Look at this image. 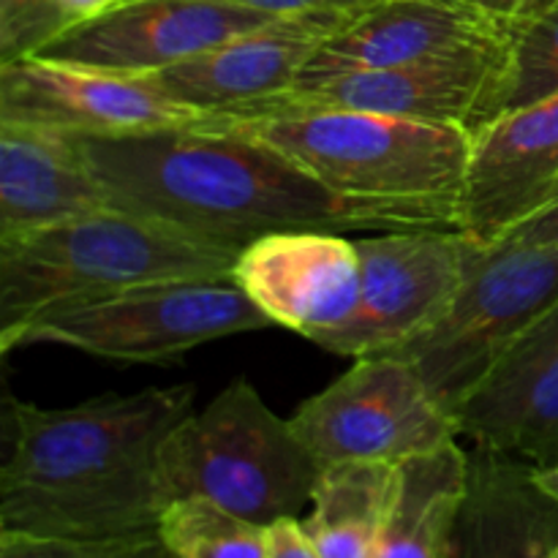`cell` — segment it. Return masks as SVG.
<instances>
[{
	"label": "cell",
	"mask_w": 558,
	"mask_h": 558,
	"mask_svg": "<svg viewBox=\"0 0 558 558\" xmlns=\"http://www.w3.org/2000/svg\"><path fill=\"white\" fill-rule=\"evenodd\" d=\"M469 490L450 558H554L558 499L539 488L534 466L474 447Z\"/></svg>",
	"instance_id": "d6986e66"
},
{
	"label": "cell",
	"mask_w": 558,
	"mask_h": 558,
	"mask_svg": "<svg viewBox=\"0 0 558 558\" xmlns=\"http://www.w3.org/2000/svg\"><path fill=\"white\" fill-rule=\"evenodd\" d=\"M556 303L558 248L510 238L480 243L466 234L463 276L445 314L385 357L412 365L452 414L496 360Z\"/></svg>",
	"instance_id": "8992f818"
},
{
	"label": "cell",
	"mask_w": 558,
	"mask_h": 558,
	"mask_svg": "<svg viewBox=\"0 0 558 558\" xmlns=\"http://www.w3.org/2000/svg\"><path fill=\"white\" fill-rule=\"evenodd\" d=\"M109 207L74 136L0 120V240Z\"/></svg>",
	"instance_id": "ac0fdd59"
},
{
	"label": "cell",
	"mask_w": 558,
	"mask_h": 558,
	"mask_svg": "<svg viewBox=\"0 0 558 558\" xmlns=\"http://www.w3.org/2000/svg\"><path fill=\"white\" fill-rule=\"evenodd\" d=\"M534 477H537L539 488L548 490L550 496H556V499H558V466L534 469Z\"/></svg>",
	"instance_id": "f546056e"
},
{
	"label": "cell",
	"mask_w": 558,
	"mask_h": 558,
	"mask_svg": "<svg viewBox=\"0 0 558 558\" xmlns=\"http://www.w3.org/2000/svg\"><path fill=\"white\" fill-rule=\"evenodd\" d=\"M238 251L125 210L90 213L0 240V352L58 305L185 278H232Z\"/></svg>",
	"instance_id": "3957f363"
},
{
	"label": "cell",
	"mask_w": 558,
	"mask_h": 558,
	"mask_svg": "<svg viewBox=\"0 0 558 558\" xmlns=\"http://www.w3.org/2000/svg\"><path fill=\"white\" fill-rule=\"evenodd\" d=\"M158 534L178 558H267V526L202 496L174 499Z\"/></svg>",
	"instance_id": "603a6c76"
},
{
	"label": "cell",
	"mask_w": 558,
	"mask_h": 558,
	"mask_svg": "<svg viewBox=\"0 0 558 558\" xmlns=\"http://www.w3.org/2000/svg\"><path fill=\"white\" fill-rule=\"evenodd\" d=\"M360 256V303L352 325L325 352L374 357L434 325L463 276L461 229H398L354 240Z\"/></svg>",
	"instance_id": "9c48e42d"
},
{
	"label": "cell",
	"mask_w": 558,
	"mask_h": 558,
	"mask_svg": "<svg viewBox=\"0 0 558 558\" xmlns=\"http://www.w3.org/2000/svg\"><path fill=\"white\" fill-rule=\"evenodd\" d=\"M0 558H178L158 532L120 537H38L0 532Z\"/></svg>",
	"instance_id": "cb8c5ba5"
},
{
	"label": "cell",
	"mask_w": 558,
	"mask_h": 558,
	"mask_svg": "<svg viewBox=\"0 0 558 558\" xmlns=\"http://www.w3.org/2000/svg\"><path fill=\"white\" fill-rule=\"evenodd\" d=\"M210 129L265 142L338 196L436 213L458 227L472 156V134L463 129L311 107L213 120Z\"/></svg>",
	"instance_id": "277c9868"
},
{
	"label": "cell",
	"mask_w": 558,
	"mask_h": 558,
	"mask_svg": "<svg viewBox=\"0 0 558 558\" xmlns=\"http://www.w3.org/2000/svg\"><path fill=\"white\" fill-rule=\"evenodd\" d=\"M158 469L169 505L202 496L259 526L303 518L322 474L292 420L278 417L243 376L172 428Z\"/></svg>",
	"instance_id": "5b68a950"
},
{
	"label": "cell",
	"mask_w": 558,
	"mask_h": 558,
	"mask_svg": "<svg viewBox=\"0 0 558 558\" xmlns=\"http://www.w3.org/2000/svg\"><path fill=\"white\" fill-rule=\"evenodd\" d=\"M229 3L248 5L270 16H305V14H349L368 0H229Z\"/></svg>",
	"instance_id": "484cf974"
},
{
	"label": "cell",
	"mask_w": 558,
	"mask_h": 558,
	"mask_svg": "<svg viewBox=\"0 0 558 558\" xmlns=\"http://www.w3.org/2000/svg\"><path fill=\"white\" fill-rule=\"evenodd\" d=\"M347 14L281 16L145 80L172 101L207 118H229L283 96ZM210 120V123H213Z\"/></svg>",
	"instance_id": "9a60e30c"
},
{
	"label": "cell",
	"mask_w": 558,
	"mask_h": 558,
	"mask_svg": "<svg viewBox=\"0 0 558 558\" xmlns=\"http://www.w3.org/2000/svg\"><path fill=\"white\" fill-rule=\"evenodd\" d=\"M281 16L229 0H114L74 22L33 58L145 76Z\"/></svg>",
	"instance_id": "30bf717a"
},
{
	"label": "cell",
	"mask_w": 558,
	"mask_h": 558,
	"mask_svg": "<svg viewBox=\"0 0 558 558\" xmlns=\"http://www.w3.org/2000/svg\"><path fill=\"white\" fill-rule=\"evenodd\" d=\"M194 385L98 396L69 409H41L5 396L0 532H158L169 507L158 452L194 412Z\"/></svg>",
	"instance_id": "7a4b0ae2"
},
{
	"label": "cell",
	"mask_w": 558,
	"mask_h": 558,
	"mask_svg": "<svg viewBox=\"0 0 558 558\" xmlns=\"http://www.w3.org/2000/svg\"><path fill=\"white\" fill-rule=\"evenodd\" d=\"M452 420L474 447L558 466V303L496 360Z\"/></svg>",
	"instance_id": "e0dca14e"
},
{
	"label": "cell",
	"mask_w": 558,
	"mask_h": 558,
	"mask_svg": "<svg viewBox=\"0 0 558 558\" xmlns=\"http://www.w3.org/2000/svg\"><path fill=\"white\" fill-rule=\"evenodd\" d=\"M289 420L322 466L401 463L458 439L456 420L423 376L385 354L354 360L347 374L300 403Z\"/></svg>",
	"instance_id": "ba28073f"
},
{
	"label": "cell",
	"mask_w": 558,
	"mask_h": 558,
	"mask_svg": "<svg viewBox=\"0 0 558 558\" xmlns=\"http://www.w3.org/2000/svg\"><path fill=\"white\" fill-rule=\"evenodd\" d=\"M554 558H558V550H556V554H554Z\"/></svg>",
	"instance_id": "4dcf8cb0"
},
{
	"label": "cell",
	"mask_w": 558,
	"mask_h": 558,
	"mask_svg": "<svg viewBox=\"0 0 558 558\" xmlns=\"http://www.w3.org/2000/svg\"><path fill=\"white\" fill-rule=\"evenodd\" d=\"M54 3L60 5V11H63L65 20H69V27H71L74 22H82V20H87V16L104 11L107 5H112L114 0H54Z\"/></svg>",
	"instance_id": "f1b7e54d"
},
{
	"label": "cell",
	"mask_w": 558,
	"mask_h": 558,
	"mask_svg": "<svg viewBox=\"0 0 558 558\" xmlns=\"http://www.w3.org/2000/svg\"><path fill=\"white\" fill-rule=\"evenodd\" d=\"M0 120L80 136H125L210 125L213 118L167 98L145 76L22 58L0 65Z\"/></svg>",
	"instance_id": "8fae6325"
},
{
	"label": "cell",
	"mask_w": 558,
	"mask_h": 558,
	"mask_svg": "<svg viewBox=\"0 0 558 558\" xmlns=\"http://www.w3.org/2000/svg\"><path fill=\"white\" fill-rule=\"evenodd\" d=\"M396 466L343 461L322 466L303 532L319 558H374L396 494Z\"/></svg>",
	"instance_id": "44dd1931"
},
{
	"label": "cell",
	"mask_w": 558,
	"mask_h": 558,
	"mask_svg": "<svg viewBox=\"0 0 558 558\" xmlns=\"http://www.w3.org/2000/svg\"><path fill=\"white\" fill-rule=\"evenodd\" d=\"M558 196V96L501 112L472 134L458 229L480 243L507 238Z\"/></svg>",
	"instance_id": "2e32d148"
},
{
	"label": "cell",
	"mask_w": 558,
	"mask_h": 558,
	"mask_svg": "<svg viewBox=\"0 0 558 558\" xmlns=\"http://www.w3.org/2000/svg\"><path fill=\"white\" fill-rule=\"evenodd\" d=\"M65 27L54 0H0V65L33 58Z\"/></svg>",
	"instance_id": "d4e9b609"
},
{
	"label": "cell",
	"mask_w": 558,
	"mask_h": 558,
	"mask_svg": "<svg viewBox=\"0 0 558 558\" xmlns=\"http://www.w3.org/2000/svg\"><path fill=\"white\" fill-rule=\"evenodd\" d=\"M469 456L461 445L420 452L396 466V494L374 558H450L469 490Z\"/></svg>",
	"instance_id": "ffe728a7"
},
{
	"label": "cell",
	"mask_w": 558,
	"mask_h": 558,
	"mask_svg": "<svg viewBox=\"0 0 558 558\" xmlns=\"http://www.w3.org/2000/svg\"><path fill=\"white\" fill-rule=\"evenodd\" d=\"M554 96H558V0L507 27L490 120Z\"/></svg>",
	"instance_id": "7402d4cb"
},
{
	"label": "cell",
	"mask_w": 558,
	"mask_h": 558,
	"mask_svg": "<svg viewBox=\"0 0 558 558\" xmlns=\"http://www.w3.org/2000/svg\"><path fill=\"white\" fill-rule=\"evenodd\" d=\"M71 136L114 210L167 223L238 254L265 234L294 229L343 234L458 229L436 213L332 194L270 145L234 131L189 125Z\"/></svg>",
	"instance_id": "6da1fadb"
},
{
	"label": "cell",
	"mask_w": 558,
	"mask_h": 558,
	"mask_svg": "<svg viewBox=\"0 0 558 558\" xmlns=\"http://www.w3.org/2000/svg\"><path fill=\"white\" fill-rule=\"evenodd\" d=\"M234 278H185L123 289L38 314L14 349L58 343L112 363H169L185 352L238 332L267 330Z\"/></svg>",
	"instance_id": "52a82bcc"
},
{
	"label": "cell",
	"mask_w": 558,
	"mask_h": 558,
	"mask_svg": "<svg viewBox=\"0 0 558 558\" xmlns=\"http://www.w3.org/2000/svg\"><path fill=\"white\" fill-rule=\"evenodd\" d=\"M510 22L472 0H368L349 11L319 44L294 87L357 71H379L430 58L496 49Z\"/></svg>",
	"instance_id": "5bb4252c"
},
{
	"label": "cell",
	"mask_w": 558,
	"mask_h": 558,
	"mask_svg": "<svg viewBox=\"0 0 558 558\" xmlns=\"http://www.w3.org/2000/svg\"><path fill=\"white\" fill-rule=\"evenodd\" d=\"M507 44V41H505ZM505 44L450 58L417 60L379 71H357L308 87H292L283 96L218 120L254 118L272 109H354V112L390 114L420 123L452 125L474 134L494 112Z\"/></svg>",
	"instance_id": "7c38bea8"
},
{
	"label": "cell",
	"mask_w": 558,
	"mask_h": 558,
	"mask_svg": "<svg viewBox=\"0 0 558 558\" xmlns=\"http://www.w3.org/2000/svg\"><path fill=\"white\" fill-rule=\"evenodd\" d=\"M267 558H319L300 518H281L267 526Z\"/></svg>",
	"instance_id": "4316f807"
},
{
	"label": "cell",
	"mask_w": 558,
	"mask_h": 558,
	"mask_svg": "<svg viewBox=\"0 0 558 558\" xmlns=\"http://www.w3.org/2000/svg\"><path fill=\"white\" fill-rule=\"evenodd\" d=\"M510 240H521L529 245H545V248H558V196L550 199L548 205L539 207L534 216L518 223L510 234Z\"/></svg>",
	"instance_id": "83f0119b"
},
{
	"label": "cell",
	"mask_w": 558,
	"mask_h": 558,
	"mask_svg": "<svg viewBox=\"0 0 558 558\" xmlns=\"http://www.w3.org/2000/svg\"><path fill=\"white\" fill-rule=\"evenodd\" d=\"M232 278L272 327H287L319 349H327L357 314V243L343 232L265 234L240 251Z\"/></svg>",
	"instance_id": "4fadbf2b"
}]
</instances>
